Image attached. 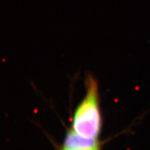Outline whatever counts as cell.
<instances>
[{
    "label": "cell",
    "instance_id": "obj_1",
    "mask_svg": "<svg viewBox=\"0 0 150 150\" xmlns=\"http://www.w3.org/2000/svg\"><path fill=\"white\" fill-rule=\"evenodd\" d=\"M85 88V95L73 112L70 128L84 138L99 139L103 120L98 82L93 75L86 76Z\"/></svg>",
    "mask_w": 150,
    "mask_h": 150
},
{
    "label": "cell",
    "instance_id": "obj_2",
    "mask_svg": "<svg viewBox=\"0 0 150 150\" xmlns=\"http://www.w3.org/2000/svg\"><path fill=\"white\" fill-rule=\"evenodd\" d=\"M102 145L99 139L84 138L70 127L67 129L63 142L56 150H102Z\"/></svg>",
    "mask_w": 150,
    "mask_h": 150
}]
</instances>
